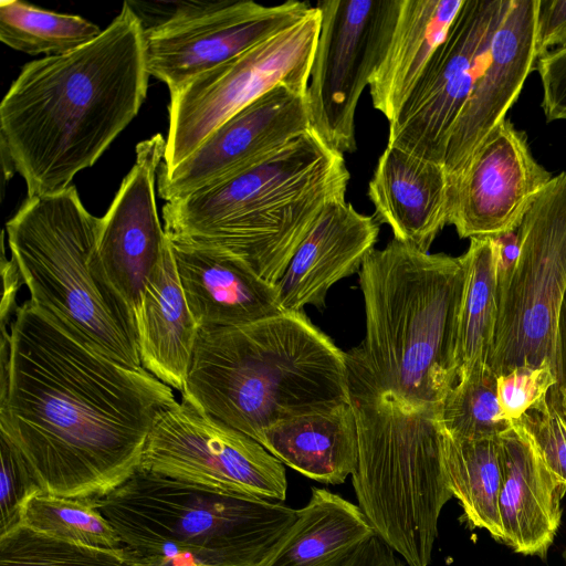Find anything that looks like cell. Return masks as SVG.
Returning <instances> with one entry per match:
<instances>
[{
  "label": "cell",
  "mask_w": 566,
  "mask_h": 566,
  "mask_svg": "<svg viewBox=\"0 0 566 566\" xmlns=\"http://www.w3.org/2000/svg\"><path fill=\"white\" fill-rule=\"evenodd\" d=\"M0 345V433L46 493L98 499L138 469L172 388L97 350L30 300Z\"/></svg>",
  "instance_id": "obj_1"
},
{
  "label": "cell",
  "mask_w": 566,
  "mask_h": 566,
  "mask_svg": "<svg viewBox=\"0 0 566 566\" xmlns=\"http://www.w3.org/2000/svg\"><path fill=\"white\" fill-rule=\"evenodd\" d=\"M149 76L126 2L92 42L25 64L0 104L4 176L18 171L28 198L69 188L136 117Z\"/></svg>",
  "instance_id": "obj_2"
},
{
  "label": "cell",
  "mask_w": 566,
  "mask_h": 566,
  "mask_svg": "<svg viewBox=\"0 0 566 566\" xmlns=\"http://www.w3.org/2000/svg\"><path fill=\"white\" fill-rule=\"evenodd\" d=\"M358 275L366 331L346 353L350 397L441 406L458 382L462 258L392 239L370 251Z\"/></svg>",
  "instance_id": "obj_3"
},
{
  "label": "cell",
  "mask_w": 566,
  "mask_h": 566,
  "mask_svg": "<svg viewBox=\"0 0 566 566\" xmlns=\"http://www.w3.org/2000/svg\"><path fill=\"white\" fill-rule=\"evenodd\" d=\"M349 178L344 155L311 129L244 171L166 201L164 230L276 285L322 211L345 199Z\"/></svg>",
  "instance_id": "obj_4"
},
{
  "label": "cell",
  "mask_w": 566,
  "mask_h": 566,
  "mask_svg": "<svg viewBox=\"0 0 566 566\" xmlns=\"http://www.w3.org/2000/svg\"><path fill=\"white\" fill-rule=\"evenodd\" d=\"M181 399L259 442L280 420L352 400L346 353L303 312L200 327Z\"/></svg>",
  "instance_id": "obj_5"
},
{
  "label": "cell",
  "mask_w": 566,
  "mask_h": 566,
  "mask_svg": "<svg viewBox=\"0 0 566 566\" xmlns=\"http://www.w3.org/2000/svg\"><path fill=\"white\" fill-rule=\"evenodd\" d=\"M6 232L30 301L105 355L143 367L132 311L98 253L99 218L75 187L28 198Z\"/></svg>",
  "instance_id": "obj_6"
},
{
  "label": "cell",
  "mask_w": 566,
  "mask_h": 566,
  "mask_svg": "<svg viewBox=\"0 0 566 566\" xmlns=\"http://www.w3.org/2000/svg\"><path fill=\"white\" fill-rule=\"evenodd\" d=\"M123 546L143 563L259 566L297 517L280 501L226 494L137 470L94 500Z\"/></svg>",
  "instance_id": "obj_7"
},
{
  "label": "cell",
  "mask_w": 566,
  "mask_h": 566,
  "mask_svg": "<svg viewBox=\"0 0 566 566\" xmlns=\"http://www.w3.org/2000/svg\"><path fill=\"white\" fill-rule=\"evenodd\" d=\"M358 460L352 482L375 534L408 566H429L438 521L450 491L441 406L387 396L352 397Z\"/></svg>",
  "instance_id": "obj_8"
},
{
  "label": "cell",
  "mask_w": 566,
  "mask_h": 566,
  "mask_svg": "<svg viewBox=\"0 0 566 566\" xmlns=\"http://www.w3.org/2000/svg\"><path fill=\"white\" fill-rule=\"evenodd\" d=\"M517 231L518 259L497 296L488 359L496 376L544 361L555 371L556 326L566 291V170L546 186Z\"/></svg>",
  "instance_id": "obj_9"
},
{
  "label": "cell",
  "mask_w": 566,
  "mask_h": 566,
  "mask_svg": "<svg viewBox=\"0 0 566 566\" xmlns=\"http://www.w3.org/2000/svg\"><path fill=\"white\" fill-rule=\"evenodd\" d=\"M321 15L302 20L170 94L160 169L189 157L222 123L280 84L307 90Z\"/></svg>",
  "instance_id": "obj_10"
},
{
  "label": "cell",
  "mask_w": 566,
  "mask_h": 566,
  "mask_svg": "<svg viewBox=\"0 0 566 566\" xmlns=\"http://www.w3.org/2000/svg\"><path fill=\"white\" fill-rule=\"evenodd\" d=\"M402 0H321L306 99L311 129L340 154L356 149L355 113L381 64Z\"/></svg>",
  "instance_id": "obj_11"
},
{
  "label": "cell",
  "mask_w": 566,
  "mask_h": 566,
  "mask_svg": "<svg viewBox=\"0 0 566 566\" xmlns=\"http://www.w3.org/2000/svg\"><path fill=\"white\" fill-rule=\"evenodd\" d=\"M138 470L226 494L286 499L281 461L256 440L182 399L157 419Z\"/></svg>",
  "instance_id": "obj_12"
},
{
  "label": "cell",
  "mask_w": 566,
  "mask_h": 566,
  "mask_svg": "<svg viewBox=\"0 0 566 566\" xmlns=\"http://www.w3.org/2000/svg\"><path fill=\"white\" fill-rule=\"evenodd\" d=\"M511 0H463L443 41L389 123L388 146L443 165L450 133Z\"/></svg>",
  "instance_id": "obj_13"
},
{
  "label": "cell",
  "mask_w": 566,
  "mask_h": 566,
  "mask_svg": "<svg viewBox=\"0 0 566 566\" xmlns=\"http://www.w3.org/2000/svg\"><path fill=\"white\" fill-rule=\"evenodd\" d=\"M313 8L296 0L275 6L219 0L206 12L144 33L147 71L172 94L295 24Z\"/></svg>",
  "instance_id": "obj_14"
},
{
  "label": "cell",
  "mask_w": 566,
  "mask_h": 566,
  "mask_svg": "<svg viewBox=\"0 0 566 566\" xmlns=\"http://www.w3.org/2000/svg\"><path fill=\"white\" fill-rule=\"evenodd\" d=\"M553 178L534 158L525 133L505 118L450 181L448 224L461 239L517 230Z\"/></svg>",
  "instance_id": "obj_15"
},
{
  "label": "cell",
  "mask_w": 566,
  "mask_h": 566,
  "mask_svg": "<svg viewBox=\"0 0 566 566\" xmlns=\"http://www.w3.org/2000/svg\"><path fill=\"white\" fill-rule=\"evenodd\" d=\"M311 130L306 90L280 84L224 123L184 161L158 172L165 201L244 171Z\"/></svg>",
  "instance_id": "obj_16"
},
{
  "label": "cell",
  "mask_w": 566,
  "mask_h": 566,
  "mask_svg": "<svg viewBox=\"0 0 566 566\" xmlns=\"http://www.w3.org/2000/svg\"><path fill=\"white\" fill-rule=\"evenodd\" d=\"M165 150L166 139L160 134L137 144L130 171L99 218L98 253L103 268L133 315L168 244L155 199L156 175Z\"/></svg>",
  "instance_id": "obj_17"
},
{
  "label": "cell",
  "mask_w": 566,
  "mask_h": 566,
  "mask_svg": "<svg viewBox=\"0 0 566 566\" xmlns=\"http://www.w3.org/2000/svg\"><path fill=\"white\" fill-rule=\"evenodd\" d=\"M537 4L538 0H511L450 133L443 161L449 181L464 170L483 140L505 119L535 70Z\"/></svg>",
  "instance_id": "obj_18"
},
{
  "label": "cell",
  "mask_w": 566,
  "mask_h": 566,
  "mask_svg": "<svg viewBox=\"0 0 566 566\" xmlns=\"http://www.w3.org/2000/svg\"><path fill=\"white\" fill-rule=\"evenodd\" d=\"M379 222L345 199L331 202L296 249L275 287L284 312L324 306L327 291L359 272L378 240Z\"/></svg>",
  "instance_id": "obj_19"
},
{
  "label": "cell",
  "mask_w": 566,
  "mask_h": 566,
  "mask_svg": "<svg viewBox=\"0 0 566 566\" xmlns=\"http://www.w3.org/2000/svg\"><path fill=\"white\" fill-rule=\"evenodd\" d=\"M169 241L198 328L244 325L285 313L275 285L238 260L208 247Z\"/></svg>",
  "instance_id": "obj_20"
},
{
  "label": "cell",
  "mask_w": 566,
  "mask_h": 566,
  "mask_svg": "<svg viewBox=\"0 0 566 566\" xmlns=\"http://www.w3.org/2000/svg\"><path fill=\"white\" fill-rule=\"evenodd\" d=\"M450 181L442 164L386 146L368 184L367 196L379 223L394 239L423 252L448 224Z\"/></svg>",
  "instance_id": "obj_21"
},
{
  "label": "cell",
  "mask_w": 566,
  "mask_h": 566,
  "mask_svg": "<svg viewBox=\"0 0 566 566\" xmlns=\"http://www.w3.org/2000/svg\"><path fill=\"white\" fill-rule=\"evenodd\" d=\"M500 440L502 542L516 553L545 558L560 525L566 485L548 470L517 427L513 424Z\"/></svg>",
  "instance_id": "obj_22"
},
{
  "label": "cell",
  "mask_w": 566,
  "mask_h": 566,
  "mask_svg": "<svg viewBox=\"0 0 566 566\" xmlns=\"http://www.w3.org/2000/svg\"><path fill=\"white\" fill-rule=\"evenodd\" d=\"M143 368L182 391L198 326L188 307L168 239L134 313Z\"/></svg>",
  "instance_id": "obj_23"
},
{
  "label": "cell",
  "mask_w": 566,
  "mask_h": 566,
  "mask_svg": "<svg viewBox=\"0 0 566 566\" xmlns=\"http://www.w3.org/2000/svg\"><path fill=\"white\" fill-rule=\"evenodd\" d=\"M261 443L283 464L325 484L344 483L358 460L354 407L342 401L275 422Z\"/></svg>",
  "instance_id": "obj_24"
},
{
  "label": "cell",
  "mask_w": 566,
  "mask_h": 566,
  "mask_svg": "<svg viewBox=\"0 0 566 566\" xmlns=\"http://www.w3.org/2000/svg\"><path fill=\"white\" fill-rule=\"evenodd\" d=\"M463 0H402L397 24L369 91L390 123L443 41Z\"/></svg>",
  "instance_id": "obj_25"
},
{
  "label": "cell",
  "mask_w": 566,
  "mask_h": 566,
  "mask_svg": "<svg viewBox=\"0 0 566 566\" xmlns=\"http://www.w3.org/2000/svg\"><path fill=\"white\" fill-rule=\"evenodd\" d=\"M259 566H338L375 534L358 505L322 488Z\"/></svg>",
  "instance_id": "obj_26"
},
{
  "label": "cell",
  "mask_w": 566,
  "mask_h": 566,
  "mask_svg": "<svg viewBox=\"0 0 566 566\" xmlns=\"http://www.w3.org/2000/svg\"><path fill=\"white\" fill-rule=\"evenodd\" d=\"M443 453L450 491L459 501L467 522L502 542L499 514L503 479L500 438L459 439L443 428Z\"/></svg>",
  "instance_id": "obj_27"
},
{
  "label": "cell",
  "mask_w": 566,
  "mask_h": 566,
  "mask_svg": "<svg viewBox=\"0 0 566 566\" xmlns=\"http://www.w3.org/2000/svg\"><path fill=\"white\" fill-rule=\"evenodd\" d=\"M465 282L459 319L458 381L488 364L497 318V285L490 237L470 239L461 255Z\"/></svg>",
  "instance_id": "obj_28"
},
{
  "label": "cell",
  "mask_w": 566,
  "mask_h": 566,
  "mask_svg": "<svg viewBox=\"0 0 566 566\" xmlns=\"http://www.w3.org/2000/svg\"><path fill=\"white\" fill-rule=\"evenodd\" d=\"M103 30L73 14L43 10L19 0L0 2V40L29 55H60L95 40Z\"/></svg>",
  "instance_id": "obj_29"
},
{
  "label": "cell",
  "mask_w": 566,
  "mask_h": 566,
  "mask_svg": "<svg viewBox=\"0 0 566 566\" xmlns=\"http://www.w3.org/2000/svg\"><path fill=\"white\" fill-rule=\"evenodd\" d=\"M19 525L72 544L102 549L124 547L92 499L66 497L39 490L22 505Z\"/></svg>",
  "instance_id": "obj_30"
},
{
  "label": "cell",
  "mask_w": 566,
  "mask_h": 566,
  "mask_svg": "<svg viewBox=\"0 0 566 566\" xmlns=\"http://www.w3.org/2000/svg\"><path fill=\"white\" fill-rule=\"evenodd\" d=\"M446 431L459 439H494L513 428L499 402L497 376L488 364L474 368L449 391L440 409Z\"/></svg>",
  "instance_id": "obj_31"
},
{
  "label": "cell",
  "mask_w": 566,
  "mask_h": 566,
  "mask_svg": "<svg viewBox=\"0 0 566 566\" xmlns=\"http://www.w3.org/2000/svg\"><path fill=\"white\" fill-rule=\"evenodd\" d=\"M125 547L102 549L63 542L23 525L0 535V566H146Z\"/></svg>",
  "instance_id": "obj_32"
},
{
  "label": "cell",
  "mask_w": 566,
  "mask_h": 566,
  "mask_svg": "<svg viewBox=\"0 0 566 566\" xmlns=\"http://www.w3.org/2000/svg\"><path fill=\"white\" fill-rule=\"evenodd\" d=\"M548 468L566 485V424L547 400L512 421Z\"/></svg>",
  "instance_id": "obj_33"
},
{
  "label": "cell",
  "mask_w": 566,
  "mask_h": 566,
  "mask_svg": "<svg viewBox=\"0 0 566 566\" xmlns=\"http://www.w3.org/2000/svg\"><path fill=\"white\" fill-rule=\"evenodd\" d=\"M555 380V371L548 361L538 366H518L497 376V397L502 411L512 421L521 418L546 400Z\"/></svg>",
  "instance_id": "obj_34"
},
{
  "label": "cell",
  "mask_w": 566,
  "mask_h": 566,
  "mask_svg": "<svg viewBox=\"0 0 566 566\" xmlns=\"http://www.w3.org/2000/svg\"><path fill=\"white\" fill-rule=\"evenodd\" d=\"M0 483V535L20 523V513L27 499L41 490L20 451L2 433Z\"/></svg>",
  "instance_id": "obj_35"
},
{
  "label": "cell",
  "mask_w": 566,
  "mask_h": 566,
  "mask_svg": "<svg viewBox=\"0 0 566 566\" xmlns=\"http://www.w3.org/2000/svg\"><path fill=\"white\" fill-rule=\"evenodd\" d=\"M546 122L566 119V46L555 49L536 61Z\"/></svg>",
  "instance_id": "obj_36"
},
{
  "label": "cell",
  "mask_w": 566,
  "mask_h": 566,
  "mask_svg": "<svg viewBox=\"0 0 566 566\" xmlns=\"http://www.w3.org/2000/svg\"><path fill=\"white\" fill-rule=\"evenodd\" d=\"M136 14L144 33L190 19L213 8L218 1H125Z\"/></svg>",
  "instance_id": "obj_37"
},
{
  "label": "cell",
  "mask_w": 566,
  "mask_h": 566,
  "mask_svg": "<svg viewBox=\"0 0 566 566\" xmlns=\"http://www.w3.org/2000/svg\"><path fill=\"white\" fill-rule=\"evenodd\" d=\"M566 46V0H538L536 13L537 60Z\"/></svg>",
  "instance_id": "obj_38"
},
{
  "label": "cell",
  "mask_w": 566,
  "mask_h": 566,
  "mask_svg": "<svg viewBox=\"0 0 566 566\" xmlns=\"http://www.w3.org/2000/svg\"><path fill=\"white\" fill-rule=\"evenodd\" d=\"M555 384L547 394V403L566 424V291L557 318L555 338Z\"/></svg>",
  "instance_id": "obj_39"
},
{
  "label": "cell",
  "mask_w": 566,
  "mask_h": 566,
  "mask_svg": "<svg viewBox=\"0 0 566 566\" xmlns=\"http://www.w3.org/2000/svg\"><path fill=\"white\" fill-rule=\"evenodd\" d=\"M493 245V260L497 285V296L506 289L515 270L518 253V231L512 230L490 237Z\"/></svg>",
  "instance_id": "obj_40"
},
{
  "label": "cell",
  "mask_w": 566,
  "mask_h": 566,
  "mask_svg": "<svg viewBox=\"0 0 566 566\" xmlns=\"http://www.w3.org/2000/svg\"><path fill=\"white\" fill-rule=\"evenodd\" d=\"M397 553L376 534L358 545L338 566H405Z\"/></svg>",
  "instance_id": "obj_41"
},
{
  "label": "cell",
  "mask_w": 566,
  "mask_h": 566,
  "mask_svg": "<svg viewBox=\"0 0 566 566\" xmlns=\"http://www.w3.org/2000/svg\"><path fill=\"white\" fill-rule=\"evenodd\" d=\"M1 275L3 291L0 304V322L1 327H7L18 308L15 303L17 293L24 283L14 261L12 259L7 260L4 253L1 260Z\"/></svg>",
  "instance_id": "obj_42"
},
{
  "label": "cell",
  "mask_w": 566,
  "mask_h": 566,
  "mask_svg": "<svg viewBox=\"0 0 566 566\" xmlns=\"http://www.w3.org/2000/svg\"><path fill=\"white\" fill-rule=\"evenodd\" d=\"M146 566H198L195 562L187 558H157L149 560Z\"/></svg>",
  "instance_id": "obj_43"
},
{
  "label": "cell",
  "mask_w": 566,
  "mask_h": 566,
  "mask_svg": "<svg viewBox=\"0 0 566 566\" xmlns=\"http://www.w3.org/2000/svg\"><path fill=\"white\" fill-rule=\"evenodd\" d=\"M565 557H566V552H565Z\"/></svg>",
  "instance_id": "obj_44"
}]
</instances>
